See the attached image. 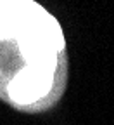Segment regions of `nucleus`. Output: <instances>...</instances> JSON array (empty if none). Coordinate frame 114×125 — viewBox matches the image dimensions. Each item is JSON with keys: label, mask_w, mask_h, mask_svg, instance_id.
<instances>
[{"label": "nucleus", "mask_w": 114, "mask_h": 125, "mask_svg": "<svg viewBox=\"0 0 114 125\" xmlns=\"http://www.w3.org/2000/svg\"><path fill=\"white\" fill-rule=\"evenodd\" d=\"M69 54L55 16L35 0H0V101L45 113L68 89Z\"/></svg>", "instance_id": "obj_1"}]
</instances>
